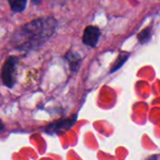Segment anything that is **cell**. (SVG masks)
Here are the masks:
<instances>
[{"mask_svg":"<svg viewBox=\"0 0 160 160\" xmlns=\"http://www.w3.org/2000/svg\"><path fill=\"white\" fill-rule=\"evenodd\" d=\"M10 9L14 12H22L26 8V0H8Z\"/></svg>","mask_w":160,"mask_h":160,"instance_id":"8992f818","label":"cell"},{"mask_svg":"<svg viewBox=\"0 0 160 160\" xmlns=\"http://www.w3.org/2000/svg\"><path fill=\"white\" fill-rule=\"evenodd\" d=\"M18 61H19L18 57L8 56L2 67L0 77L3 84L8 88H12L16 82V67Z\"/></svg>","mask_w":160,"mask_h":160,"instance_id":"7a4b0ae2","label":"cell"},{"mask_svg":"<svg viewBox=\"0 0 160 160\" xmlns=\"http://www.w3.org/2000/svg\"><path fill=\"white\" fill-rule=\"evenodd\" d=\"M128 54H120L118 56V58L115 60L114 65H113V67L111 69V73H112V72L116 71L118 68H120L124 65V63L128 60Z\"/></svg>","mask_w":160,"mask_h":160,"instance_id":"ba28073f","label":"cell"},{"mask_svg":"<svg viewBox=\"0 0 160 160\" xmlns=\"http://www.w3.org/2000/svg\"><path fill=\"white\" fill-rule=\"evenodd\" d=\"M65 58L68 60V64H69V68L72 71H77L81 66V62H82V59L81 57L79 56V54H77L76 52H73L72 51H68L66 55H65Z\"/></svg>","mask_w":160,"mask_h":160,"instance_id":"5b68a950","label":"cell"},{"mask_svg":"<svg viewBox=\"0 0 160 160\" xmlns=\"http://www.w3.org/2000/svg\"><path fill=\"white\" fill-rule=\"evenodd\" d=\"M3 129H4V124H3V122L1 121V119H0V133L3 131Z\"/></svg>","mask_w":160,"mask_h":160,"instance_id":"9c48e42d","label":"cell"},{"mask_svg":"<svg viewBox=\"0 0 160 160\" xmlns=\"http://www.w3.org/2000/svg\"><path fill=\"white\" fill-rule=\"evenodd\" d=\"M152 37V31H151V27H147L145 29H143L139 35H138V39L141 43H146L150 40Z\"/></svg>","mask_w":160,"mask_h":160,"instance_id":"52a82bcc","label":"cell"},{"mask_svg":"<svg viewBox=\"0 0 160 160\" xmlns=\"http://www.w3.org/2000/svg\"><path fill=\"white\" fill-rule=\"evenodd\" d=\"M101 35V32L98 27L93 26V25H88L83 32L82 35V42L83 44L94 48L98 42L99 37Z\"/></svg>","mask_w":160,"mask_h":160,"instance_id":"277c9868","label":"cell"},{"mask_svg":"<svg viewBox=\"0 0 160 160\" xmlns=\"http://www.w3.org/2000/svg\"><path fill=\"white\" fill-rule=\"evenodd\" d=\"M76 122V116L73 118H68V119H62L53 123L49 124L46 126L43 129V131L49 135H54V134H61L62 132L68 130Z\"/></svg>","mask_w":160,"mask_h":160,"instance_id":"3957f363","label":"cell"},{"mask_svg":"<svg viewBox=\"0 0 160 160\" xmlns=\"http://www.w3.org/2000/svg\"><path fill=\"white\" fill-rule=\"evenodd\" d=\"M57 20L40 17L21 26L13 36L14 47L21 51H31L43 45L55 32Z\"/></svg>","mask_w":160,"mask_h":160,"instance_id":"6da1fadb","label":"cell"}]
</instances>
